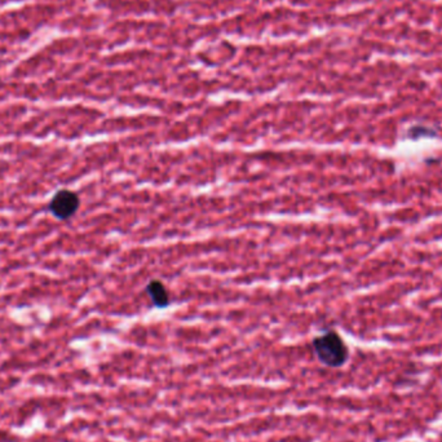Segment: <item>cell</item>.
Masks as SVG:
<instances>
[{"mask_svg":"<svg viewBox=\"0 0 442 442\" xmlns=\"http://www.w3.org/2000/svg\"><path fill=\"white\" fill-rule=\"evenodd\" d=\"M146 292L152 299V303L155 307L166 308L170 304V297L167 294L166 287L160 281H157V279L152 281L150 284L146 286Z\"/></svg>","mask_w":442,"mask_h":442,"instance_id":"3","label":"cell"},{"mask_svg":"<svg viewBox=\"0 0 442 442\" xmlns=\"http://www.w3.org/2000/svg\"><path fill=\"white\" fill-rule=\"evenodd\" d=\"M313 349L317 359L329 367H341L349 357V351L338 332H327L313 339Z\"/></svg>","mask_w":442,"mask_h":442,"instance_id":"1","label":"cell"},{"mask_svg":"<svg viewBox=\"0 0 442 442\" xmlns=\"http://www.w3.org/2000/svg\"><path fill=\"white\" fill-rule=\"evenodd\" d=\"M79 205H81L79 197L74 192L63 189L56 194L53 200H51L49 208H51V212L55 215L57 219L66 220L70 216L76 214Z\"/></svg>","mask_w":442,"mask_h":442,"instance_id":"2","label":"cell"},{"mask_svg":"<svg viewBox=\"0 0 442 442\" xmlns=\"http://www.w3.org/2000/svg\"><path fill=\"white\" fill-rule=\"evenodd\" d=\"M436 132L432 131L428 127H413L410 132H408V136L413 138H419L421 136H435Z\"/></svg>","mask_w":442,"mask_h":442,"instance_id":"4","label":"cell"}]
</instances>
